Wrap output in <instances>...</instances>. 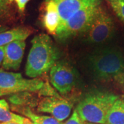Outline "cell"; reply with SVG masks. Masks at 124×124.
I'll return each mask as SVG.
<instances>
[{
	"mask_svg": "<svg viewBox=\"0 0 124 124\" xmlns=\"http://www.w3.org/2000/svg\"><path fill=\"white\" fill-rule=\"evenodd\" d=\"M31 44L26 66V74L28 77L35 79L50 70L60 55L51 38L46 34L35 36Z\"/></svg>",
	"mask_w": 124,
	"mask_h": 124,
	"instance_id": "obj_1",
	"label": "cell"
},
{
	"mask_svg": "<svg viewBox=\"0 0 124 124\" xmlns=\"http://www.w3.org/2000/svg\"><path fill=\"white\" fill-rule=\"evenodd\" d=\"M88 66L97 79H115L124 74V59L117 49L111 47L102 48L89 55Z\"/></svg>",
	"mask_w": 124,
	"mask_h": 124,
	"instance_id": "obj_2",
	"label": "cell"
},
{
	"mask_svg": "<svg viewBox=\"0 0 124 124\" xmlns=\"http://www.w3.org/2000/svg\"><path fill=\"white\" fill-rule=\"evenodd\" d=\"M119 97L110 92H93L79 103L75 110L80 117L87 122L105 124L108 111Z\"/></svg>",
	"mask_w": 124,
	"mask_h": 124,
	"instance_id": "obj_3",
	"label": "cell"
},
{
	"mask_svg": "<svg viewBox=\"0 0 124 124\" xmlns=\"http://www.w3.org/2000/svg\"><path fill=\"white\" fill-rule=\"evenodd\" d=\"M102 1L88 5L81 8L72 16L55 37L59 40H67L79 34H84L94 17V15Z\"/></svg>",
	"mask_w": 124,
	"mask_h": 124,
	"instance_id": "obj_4",
	"label": "cell"
},
{
	"mask_svg": "<svg viewBox=\"0 0 124 124\" xmlns=\"http://www.w3.org/2000/svg\"><path fill=\"white\" fill-rule=\"evenodd\" d=\"M115 28L113 19L101 4L88 28L84 33L85 39L93 44L105 43L112 37Z\"/></svg>",
	"mask_w": 124,
	"mask_h": 124,
	"instance_id": "obj_5",
	"label": "cell"
},
{
	"mask_svg": "<svg viewBox=\"0 0 124 124\" xmlns=\"http://www.w3.org/2000/svg\"><path fill=\"white\" fill-rule=\"evenodd\" d=\"M45 84L39 79H27L20 73L0 70V88L15 94L21 92H37L44 87Z\"/></svg>",
	"mask_w": 124,
	"mask_h": 124,
	"instance_id": "obj_6",
	"label": "cell"
},
{
	"mask_svg": "<svg viewBox=\"0 0 124 124\" xmlns=\"http://www.w3.org/2000/svg\"><path fill=\"white\" fill-rule=\"evenodd\" d=\"M50 80L59 93L67 94L75 85V73L67 62L58 60L50 70Z\"/></svg>",
	"mask_w": 124,
	"mask_h": 124,
	"instance_id": "obj_7",
	"label": "cell"
},
{
	"mask_svg": "<svg viewBox=\"0 0 124 124\" xmlns=\"http://www.w3.org/2000/svg\"><path fill=\"white\" fill-rule=\"evenodd\" d=\"M72 108L71 102L58 95L42 99L38 103L37 110L49 113L54 119L62 122L70 116Z\"/></svg>",
	"mask_w": 124,
	"mask_h": 124,
	"instance_id": "obj_8",
	"label": "cell"
},
{
	"mask_svg": "<svg viewBox=\"0 0 124 124\" xmlns=\"http://www.w3.org/2000/svg\"><path fill=\"white\" fill-rule=\"evenodd\" d=\"M53 1L57 6L60 17V23L57 31V32L77 12L88 5L100 2L101 0H53Z\"/></svg>",
	"mask_w": 124,
	"mask_h": 124,
	"instance_id": "obj_9",
	"label": "cell"
},
{
	"mask_svg": "<svg viewBox=\"0 0 124 124\" xmlns=\"http://www.w3.org/2000/svg\"><path fill=\"white\" fill-rule=\"evenodd\" d=\"M25 41H16L4 46V57L2 63L4 70H17L22 62Z\"/></svg>",
	"mask_w": 124,
	"mask_h": 124,
	"instance_id": "obj_10",
	"label": "cell"
},
{
	"mask_svg": "<svg viewBox=\"0 0 124 124\" xmlns=\"http://www.w3.org/2000/svg\"><path fill=\"white\" fill-rule=\"evenodd\" d=\"M44 9V26L49 34L55 36L60 23V17L57 6L53 0H45Z\"/></svg>",
	"mask_w": 124,
	"mask_h": 124,
	"instance_id": "obj_11",
	"label": "cell"
},
{
	"mask_svg": "<svg viewBox=\"0 0 124 124\" xmlns=\"http://www.w3.org/2000/svg\"><path fill=\"white\" fill-rule=\"evenodd\" d=\"M32 30L28 27L20 26L0 33V47H3L16 41H25L31 35Z\"/></svg>",
	"mask_w": 124,
	"mask_h": 124,
	"instance_id": "obj_12",
	"label": "cell"
},
{
	"mask_svg": "<svg viewBox=\"0 0 124 124\" xmlns=\"http://www.w3.org/2000/svg\"><path fill=\"white\" fill-rule=\"evenodd\" d=\"M16 123L19 124H32L30 119L10 111L8 103L5 99H0V124Z\"/></svg>",
	"mask_w": 124,
	"mask_h": 124,
	"instance_id": "obj_13",
	"label": "cell"
},
{
	"mask_svg": "<svg viewBox=\"0 0 124 124\" xmlns=\"http://www.w3.org/2000/svg\"><path fill=\"white\" fill-rule=\"evenodd\" d=\"M105 124H124V97H119L108 111Z\"/></svg>",
	"mask_w": 124,
	"mask_h": 124,
	"instance_id": "obj_14",
	"label": "cell"
},
{
	"mask_svg": "<svg viewBox=\"0 0 124 124\" xmlns=\"http://www.w3.org/2000/svg\"><path fill=\"white\" fill-rule=\"evenodd\" d=\"M22 112L31 120L32 124H63L53 116L37 115L28 108L23 109Z\"/></svg>",
	"mask_w": 124,
	"mask_h": 124,
	"instance_id": "obj_15",
	"label": "cell"
},
{
	"mask_svg": "<svg viewBox=\"0 0 124 124\" xmlns=\"http://www.w3.org/2000/svg\"><path fill=\"white\" fill-rule=\"evenodd\" d=\"M119 20L124 23V0H106Z\"/></svg>",
	"mask_w": 124,
	"mask_h": 124,
	"instance_id": "obj_16",
	"label": "cell"
},
{
	"mask_svg": "<svg viewBox=\"0 0 124 124\" xmlns=\"http://www.w3.org/2000/svg\"><path fill=\"white\" fill-rule=\"evenodd\" d=\"M12 4L10 0H0V22L10 17L12 11Z\"/></svg>",
	"mask_w": 124,
	"mask_h": 124,
	"instance_id": "obj_17",
	"label": "cell"
},
{
	"mask_svg": "<svg viewBox=\"0 0 124 124\" xmlns=\"http://www.w3.org/2000/svg\"><path fill=\"white\" fill-rule=\"evenodd\" d=\"M92 124L90 122H87L84 120H83L81 117H80L78 113L77 112V111L75 110L73 112L72 115L71 116V117L67 121L65 124Z\"/></svg>",
	"mask_w": 124,
	"mask_h": 124,
	"instance_id": "obj_18",
	"label": "cell"
},
{
	"mask_svg": "<svg viewBox=\"0 0 124 124\" xmlns=\"http://www.w3.org/2000/svg\"><path fill=\"white\" fill-rule=\"evenodd\" d=\"M11 2H15L17 6V8L19 10V11L20 13H23L25 10L26 8V6L27 4L31 1V0H10Z\"/></svg>",
	"mask_w": 124,
	"mask_h": 124,
	"instance_id": "obj_19",
	"label": "cell"
},
{
	"mask_svg": "<svg viewBox=\"0 0 124 124\" xmlns=\"http://www.w3.org/2000/svg\"><path fill=\"white\" fill-rule=\"evenodd\" d=\"M115 80L116 81V83L119 85L120 87L124 90V74L117 77Z\"/></svg>",
	"mask_w": 124,
	"mask_h": 124,
	"instance_id": "obj_20",
	"label": "cell"
},
{
	"mask_svg": "<svg viewBox=\"0 0 124 124\" xmlns=\"http://www.w3.org/2000/svg\"><path fill=\"white\" fill-rule=\"evenodd\" d=\"M15 94L11 91H9V90H6L4 89H2L0 88V97H2V96H5V95H8V94Z\"/></svg>",
	"mask_w": 124,
	"mask_h": 124,
	"instance_id": "obj_21",
	"label": "cell"
},
{
	"mask_svg": "<svg viewBox=\"0 0 124 124\" xmlns=\"http://www.w3.org/2000/svg\"><path fill=\"white\" fill-rule=\"evenodd\" d=\"M4 57V46L0 47V66L2 65Z\"/></svg>",
	"mask_w": 124,
	"mask_h": 124,
	"instance_id": "obj_22",
	"label": "cell"
},
{
	"mask_svg": "<svg viewBox=\"0 0 124 124\" xmlns=\"http://www.w3.org/2000/svg\"><path fill=\"white\" fill-rule=\"evenodd\" d=\"M7 30H8V27L0 24V33L2 32H4V31H7Z\"/></svg>",
	"mask_w": 124,
	"mask_h": 124,
	"instance_id": "obj_23",
	"label": "cell"
},
{
	"mask_svg": "<svg viewBox=\"0 0 124 124\" xmlns=\"http://www.w3.org/2000/svg\"><path fill=\"white\" fill-rule=\"evenodd\" d=\"M19 124L16 123H6V124Z\"/></svg>",
	"mask_w": 124,
	"mask_h": 124,
	"instance_id": "obj_24",
	"label": "cell"
}]
</instances>
